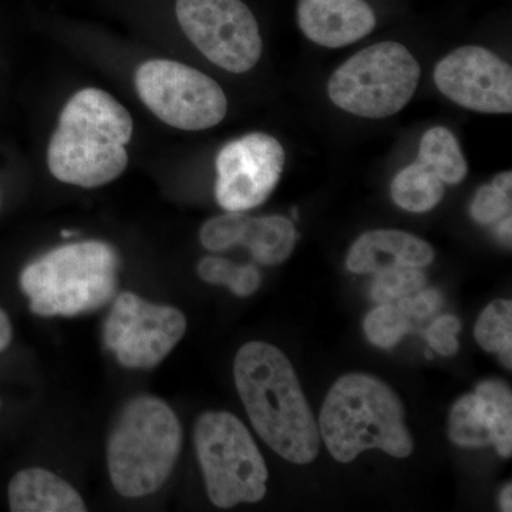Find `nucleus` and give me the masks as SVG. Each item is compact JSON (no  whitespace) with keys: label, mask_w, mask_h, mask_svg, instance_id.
<instances>
[{"label":"nucleus","mask_w":512,"mask_h":512,"mask_svg":"<svg viewBox=\"0 0 512 512\" xmlns=\"http://www.w3.org/2000/svg\"><path fill=\"white\" fill-rule=\"evenodd\" d=\"M202 281L212 285H225L241 298L251 296L261 285V274L252 265H237L225 258L207 256L198 264Z\"/></svg>","instance_id":"nucleus-21"},{"label":"nucleus","mask_w":512,"mask_h":512,"mask_svg":"<svg viewBox=\"0 0 512 512\" xmlns=\"http://www.w3.org/2000/svg\"><path fill=\"white\" fill-rule=\"evenodd\" d=\"M187 319L174 306L144 301L136 293L117 296L104 325V343L127 369H153L183 339Z\"/></svg>","instance_id":"nucleus-10"},{"label":"nucleus","mask_w":512,"mask_h":512,"mask_svg":"<svg viewBox=\"0 0 512 512\" xmlns=\"http://www.w3.org/2000/svg\"><path fill=\"white\" fill-rule=\"evenodd\" d=\"M234 377L259 437L286 461L312 463L319 427L288 357L269 343H247L235 357Z\"/></svg>","instance_id":"nucleus-1"},{"label":"nucleus","mask_w":512,"mask_h":512,"mask_svg":"<svg viewBox=\"0 0 512 512\" xmlns=\"http://www.w3.org/2000/svg\"><path fill=\"white\" fill-rule=\"evenodd\" d=\"M175 13L192 45L221 69L245 73L261 59L258 22L242 0H177Z\"/></svg>","instance_id":"nucleus-9"},{"label":"nucleus","mask_w":512,"mask_h":512,"mask_svg":"<svg viewBox=\"0 0 512 512\" xmlns=\"http://www.w3.org/2000/svg\"><path fill=\"white\" fill-rule=\"evenodd\" d=\"M138 96L165 124L180 130H207L227 116L220 84L183 63L150 60L136 73Z\"/></svg>","instance_id":"nucleus-8"},{"label":"nucleus","mask_w":512,"mask_h":512,"mask_svg":"<svg viewBox=\"0 0 512 512\" xmlns=\"http://www.w3.org/2000/svg\"><path fill=\"white\" fill-rule=\"evenodd\" d=\"M116 251L99 241L53 249L26 266L20 285L30 311L45 318L76 316L106 305L117 288Z\"/></svg>","instance_id":"nucleus-5"},{"label":"nucleus","mask_w":512,"mask_h":512,"mask_svg":"<svg viewBox=\"0 0 512 512\" xmlns=\"http://www.w3.org/2000/svg\"><path fill=\"white\" fill-rule=\"evenodd\" d=\"M248 217L242 212H227L220 217L212 218L202 225L200 232L201 244L208 251L220 252L241 245L242 234Z\"/></svg>","instance_id":"nucleus-24"},{"label":"nucleus","mask_w":512,"mask_h":512,"mask_svg":"<svg viewBox=\"0 0 512 512\" xmlns=\"http://www.w3.org/2000/svg\"><path fill=\"white\" fill-rule=\"evenodd\" d=\"M183 429L173 409L154 396L123 407L107 443L111 483L127 498L156 493L173 473Z\"/></svg>","instance_id":"nucleus-4"},{"label":"nucleus","mask_w":512,"mask_h":512,"mask_svg":"<svg viewBox=\"0 0 512 512\" xmlns=\"http://www.w3.org/2000/svg\"><path fill=\"white\" fill-rule=\"evenodd\" d=\"M444 197V183L426 164L416 161L394 177L392 198L409 212H427L436 208Z\"/></svg>","instance_id":"nucleus-18"},{"label":"nucleus","mask_w":512,"mask_h":512,"mask_svg":"<svg viewBox=\"0 0 512 512\" xmlns=\"http://www.w3.org/2000/svg\"><path fill=\"white\" fill-rule=\"evenodd\" d=\"M131 136L133 119L119 101L103 90L84 89L60 114L47 164L63 183L100 187L126 170Z\"/></svg>","instance_id":"nucleus-2"},{"label":"nucleus","mask_w":512,"mask_h":512,"mask_svg":"<svg viewBox=\"0 0 512 512\" xmlns=\"http://www.w3.org/2000/svg\"><path fill=\"white\" fill-rule=\"evenodd\" d=\"M434 82L447 99L488 114L512 111V69L490 50L464 46L437 63Z\"/></svg>","instance_id":"nucleus-12"},{"label":"nucleus","mask_w":512,"mask_h":512,"mask_svg":"<svg viewBox=\"0 0 512 512\" xmlns=\"http://www.w3.org/2000/svg\"><path fill=\"white\" fill-rule=\"evenodd\" d=\"M500 503L503 511H512V485H505L503 493L500 495Z\"/></svg>","instance_id":"nucleus-30"},{"label":"nucleus","mask_w":512,"mask_h":512,"mask_svg":"<svg viewBox=\"0 0 512 512\" xmlns=\"http://www.w3.org/2000/svg\"><path fill=\"white\" fill-rule=\"evenodd\" d=\"M511 222V215H507V217H504L503 221H501L497 227L498 239H500L504 245H508V247H511Z\"/></svg>","instance_id":"nucleus-29"},{"label":"nucleus","mask_w":512,"mask_h":512,"mask_svg":"<svg viewBox=\"0 0 512 512\" xmlns=\"http://www.w3.org/2000/svg\"><path fill=\"white\" fill-rule=\"evenodd\" d=\"M461 322L454 315H443L431 323L426 332L430 348L436 350L441 356H453L458 352V332Z\"/></svg>","instance_id":"nucleus-26"},{"label":"nucleus","mask_w":512,"mask_h":512,"mask_svg":"<svg viewBox=\"0 0 512 512\" xmlns=\"http://www.w3.org/2000/svg\"><path fill=\"white\" fill-rule=\"evenodd\" d=\"M434 256L430 244L409 232L379 229L357 238L346 266L353 274H377L394 266L423 268L434 261Z\"/></svg>","instance_id":"nucleus-15"},{"label":"nucleus","mask_w":512,"mask_h":512,"mask_svg":"<svg viewBox=\"0 0 512 512\" xmlns=\"http://www.w3.org/2000/svg\"><path fill=\"white\" fill-rule=\"evenodd\" d=\"M284 165V147L269 134L251 133L231 141L217 157L218 204L229 212L264 204L281 180Z\"/></svg>","instance_id":"nucleus-11"},{"label":"nucleus","mask_w":512,"mask_h":512,"mask_svg":"<svg viewBox=\"0 0 512 512\" xmlns=\"http://www.w3.org/2000/svg\"><path fill=\"white\" fill-rule=\"evenodd\" d=\"M12 342V325L8 315L0 309V352L8 348Z\"/></svg>","instance_id":"nucleus-28"},{"label":"nucleus","mask_w":512,"mask_h":512,"mask_svg":"<svg viewBox=\"0 0 512 512\" xmlns=\"http://www.w3.org/2000/svg\"><path fill=\"white\" fill-rule=\"evenodd\" d=\"M410 329V316L399 303H380L365 320L367 339L377 348L390 349L404 338Z\"/></svg>","instance_id":"nucleus-22"},{"label":"nucleus","mask_w":512,"mask_h":512,"mask_svg":"<svg viewBox=\"0 0 512 512\" xmlns=\"http://www.w3.org/2000/svg\"><path fill=\"white\" fill-rule=\"evenodd\" d=\"M417 161L430 167L444 184H460L468 174L460 144L446 127H433L424 133Z\"/></svg>","instance_id":"nucleus-19"},{"label":"nucleus","mask_w":512,"mask_h":512,"mask_svg":"<svg viewBox=\"0 0 512 512\" xmlns=\"http://www.w3.org/2000/svg\"><path fill=\"white\" fill-rule=\"evenodd\" d=\"M420 80L416 57L396 42L377 43L346 60L330 77L328 94L339 109L386 119L412 100Z\"/></svg>","instance_id":"nucleus-7"},{"label":"nucleus","mask_w":512,"mask_h":512,"mask_svg":"<svg viewBox=\"0 0 512 512\" xmlns=\"http://www.w3.org/2000/svg\"><path fill=\"white\" fill-rule=\"evenodd\" d=\"M318 427L329 453L340 463H350L370 448L397 458L413 453L402 402L386 383L365 373H350L333 384Z\"/></svg>","instance_id":"nucleus-3"},{"label":"nucleus","mask_w":512,"mask_h":512,"mask_svg":"<svg viewBox=\"0 0 512 512\" xmlns=\"http://www.w3.org/2000/svg\"><path fill=\"white\" fill-rule=\"evenodd\" d=\"M448 437L460 447L493 444L501 457L512 454V394L501 380H487L476 393L454 404L448 417Z\"/></svg>","instance_id":"nucleus-13"},{"label":"nucleus","mask_w":512,"mask_h":512,"mask_svg":"<svg viewBox=\"0 0 512 512\" xmlns=\"http://www.w3.org/2000/svg\"><path fill=\"white\" fill-rule=\"evenodd\" d=\"M296 244V229L282 215L248 218L241 245L247 247L262 265H279L291 256Z\"/></svg>","instance_id":"nucleus-17"},{"label":"nucleus","mask_w":512,"mask_h":512,"mask_svg":"<svg viewBox=\"0 0 512 512\" xmlns=\"http://www.w3.org/2000/svg\"><path fill=\"white\" fill-rule=\"evenodd\" d=\"M441 302V295L436 289H421V291L414 293L412 296L402 299L399 303L400 308L403 309L407 315L412 318H427L439 311Z\"/></svg>","instance_id":"nucleus-27"},{"label":"nucleus","mask_w":512,"mask_h":512,"mask_svg":"<svg viewBox=\"0 0 512 512\" xmlns=\"http://www.w3.org/2000/svg\"><path fill=\"white\" fill-rule=\"evenodd\" d=\"M478 345L487 352L500 353L505 367H512V303L505 299L491 302L476 325Z\"/></svg>","instance_id":"nucleus-20"},{"label":"nucleus","mask_w":512,"mask_h":512,"mask_svg":"<svg viewBox=\"0 0 512 512\" xmlns=\"http://www.w3.org/2000/svg\"><path fill=\"white\" fill-rule=\"evenodd\" d=\"M195 450L212 504H254L266 494L268 468L251 433L234 414H202L195 424Z\"/></svg>","instance_id":"nucleus-6"},{"label":"nucleus","mask_w":512,"mask_h":512,"mask_svg":"<svg viewBox=\"0 0 512 512\" xmlns=\"http://www.w3.org/2000/svg\"><path fill=\"white\" fill-rule=\"evenodd\" d=\"M13 512H83L82 495L62 477L43 468L19 471L9 484Z\"/></svg>","instance_id":"nucleus-16"},{"label":"nucleus","mask_w":512,"mask_h":512,"mask_svg":"<svg viewBox=\"0 0 512 512\" xmlns=\"http://www.w3.org/2000/svg\"><path fill=\"white\" fill-rule=\"evenodd\" d=\"M298 23L316 45L339 49L369 35L376 16L365 0H299Z\"/></svg>","instance_id":"nucleus-14"},{"label":"nucleus","mask_w":512,"mask_h":512,"mask_svg":"<svg viewBox=\"0 0 512 512\" xmlns=\"http://www.w3.org/2000/svg\"><path fill=\"white\" fill-rule=\"evenodd\" d=\"M426 275L414 266H394L377 272L372 284V298L379 303H396L421 291Z\"/></svg>","instance_id":"nucleus-23"},{"label":"nucleus","mask_w":512,"mask_h":512,"mask_svg":"<svg viewBox=\"0 0 512 512\" xmlns=\"http://www.w3.org/2000/svg\"><path fill=\"white\" fill-rule=\"evenodd\" d=\"M470 214L478 224L490 225L511 215V192L488 184L478 188L471 202Z\"/></svg>","instance_id":"nucleus-25"}]
</instances>
